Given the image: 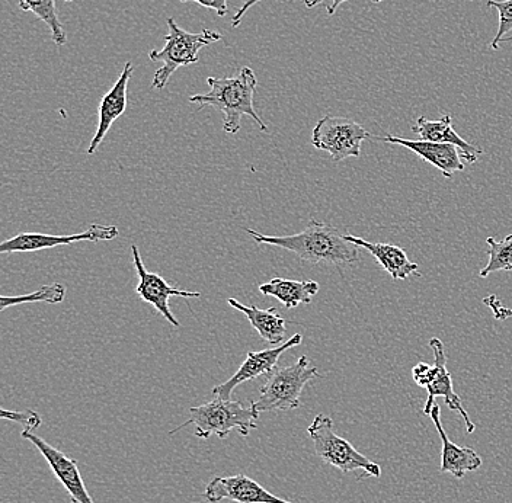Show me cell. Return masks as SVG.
<instances>
[{
	"instance_id": "obj_1",
	"label": "cell",
	"mask_w": 512,
	"mask_h": 503,
	"mask_svg": "<svg viewBox=\"0 0 512 503\" xmlns=\"http://www.w3.org/2000/svg\"><path fill=\"white\" fill-rule=\"evenodd\" d=\"M246 233L255 240L256 245H271L286 249L310 264L354 265L360 261L358 246L352 245L331 224L310 220L306 229L297 235L265 236L254 230Z\"/></svg>"
},
{
	"instance_id": "obj_2",
	"label": "cell",
	"mask_w": 512,
	"mask_h": 503,
	"mask_svg": "<svg viewBox=\"0 0 512 503\" xmlns=\"http://www.w3.org/2000/svg\"><path fill=\"white\" fill-rule=\"evenodd\" d=\"M210 91L207 94L192 95L188 101L197 104L198 110L206 107H214L222 111L223 131L230 136H235L240 131V120L243 115L254 118L261 131L267 133L268 127L259 117L254 107V95L258 79L251 67H243L238 75L233 78H207Z\"/></svg>"
},
{
	"instance_id": "obj_3",
	"label": "cell",
	"mask_w": 512,
	"mask_h": 503,
	"mask_svg": "<svg viewBox=\"0 0 512 503\" xmlns=\"http://www.w3.org/2000/svg\"><path fill=\"white\" fill-rule=\"evenodd\" d=\"M258 419L259 412L255 402H251L249 406H243L242 403L235 402V400L214 397L204 405L191 408L190 419L179 425L178 428L172 429L169 432V437L190 425H195V437L201 438V440H208L213 435L224 440L232 431H238L242 437H248L252 429H256Z\"/></svg>"
},
{
	"instance_id": "obj_4",
	"label": "cell",
	"mask_w": 512,
	"mask_h": 503,
	"mask_svg": "<svg viewBox=\"0 0 512 503\" xmlns=\"http://www.w3.org/2000/svg\"><path fill=\"white\" fill-rule=\"evenodd\" d=\"M166 24L169 32L165 35V47L149 53V59L152 62L162 63L152 80V88L156 91H162L168 86L169 80L179 67L198 63V53L201 48L222 40V35L216 31L204 30L194 34V32L182 30L174 18H168Z\"/></svg>"
},
{
	"instance_id": "obj_5",
	"label": "cell",
	"mask_w": 512,
	"mask_h": 503,
	"mask_svg": "<svg viewBox=\"0 0 512 503\" xmlns=\"http://www.w3.org/2000/svg\"><path fill=\"white\" fill-rule=\"evenodd\" d=\"M313 445H315L316 456L335 467L339 472L348 474L363 472V477L382 476V467L376 461L361 454L350 441L339 437L334 431V421L329 416L318 415L313 419L312 424L307 428Z\"/></svg>"
},
{
	"instance_id": "obj_6",
	"label": "cell",
	"mask_w": 512,
	"mask_h": 503,
	"mask_svg": "<svg viewBox=\"0 0 512 503\" xmlns=\"http://www.w3.org/2000/svg\"><path fill=\"white\" fill-rule=\"evenodd\" d=\"M316 377H319L318 368L312 367L307 357H300L288 367L275 368L259 393L256 409L259 413L299 409L304 387Z\"/></svg>"
},
{
	"instance_id": "obj_7",
	"label": "cell",
	"mask_w": 512,
	"mask_h": 503,
	"mask_svg": "<svg viewBox=\"0 0 512 503\" xmlns=\"http://www.w3.org/2000/svg\"><path fill=\"white\" fill-rule=\"evenodd\" d=\"M370 136L357 121L326 115L313 128L312 144L315 149L329 153L335 162H342L348 158H360L361 144Z\"/></svg>"
},
{
	"instance_id": "obj_8",
	"label": "cell",
	"mask_w": 512,
	"mask_h": 503,
	"mask_svg": "<svg viewBox=\"0 0 512 503\" xmlns=\"http://www.w3.org/2000/svg\"><path fill=\"white\" fill-rule=\"evenodd\" d=\"M131 252H133L134 268H136L137 278H139V284L136 287L137 296L140 297V300L146 301L150 306L155 307L156 312L169 325L174 326V328H181V323L178 322V319L172 313L171 307H169V300L172 297L200 299L201 293L172 287V285L166 283L162 275L147 271L143 264L142 255H140L139 248L136 245H131Z\"/></svg>"
},
{
	"instance_id": "obj_9",
	"label": "cell",
	"mask_w": 512,
	"mask_h": 503,
	"mask_svg": "<svg viewBox=\"0 0 512 503\" xmlns=\"http://www.w3.org/2000/svg\"><path fill=\"white\" fill-rule=\"evenodd\" d=\"M302 341V333H296L287 342L274 346V348L264 349V351L259 352L249 351L248 355H246V360L240 365L239 370L229 380L214 387V397L230 400L233 390L240 386V384L248 383V381L255 380L258 377H270L274 373L275 368H277L281 355L288 351V349L296 348V346L302 344Z\"/></svg>"
},
{
	"instance_id": "obj_10",
	"label": "cell",
	"mask_w": 512,
	"mask_h": 503,
	"mask_svg": "<svg viewBox=\"0 0 512 503\" xmlns=\"http://www.w3.org/2000/svg\"><path fill=\"white\" fill-rule=\"evenodd\" d=\"M118 236L117 226L91 224L85 232L76 235H44V233H21L0 243V253L37 252L56 246L72 245L76 242H101Z\"/></svg>"
},
{
	"instance_id": "obj_11",
	"label": "cell",
	"mask_w": 512,
	"mask_h": 503,
	"mask_svg": "<svg viewBox=\"0 0 512 503\" xmlns=\"http://www.w3.org/2000/svg\"><path fill=\"white\" fill-rule=\"evenodd\" d=\"M21 437L34 444V447L43 454L51 472L62 483L63 488L67 490L73 502L95 503L92 496L89 495L88 489H86L82 474H80L78 461L75 458L67 457L62 451L57 450L56 447L48 444L46 440L38 437L34 432L28 431V429L22 431Z\"/></svg>"
},
{
	"instance_id": "obj_12",
	"label": "cell",
	"mask_w": 512,
	"mask_h": 503,
	"mask_svg": "<svg viewBox=\"0 0 512 503\" xmlns=\"http://www.w3.org/2000/svg\"><path fill=\"white\" fill-rule=\"evenodd\" d=\"M204 498L210 503L232 501L236 503H293L272 495L258 482L245 474L214 477L204 490Z\"/></svg>"
},
{
	"instance_id": "obj_13",
	"label": "cell",
	"mask_w": 512,
	"mask_h": 503,
	"mask_svg": "<svg viewBox=\"0 0 512 503\" xmlns=\"http://www.w3.org/2000/svg\"><path fill=\"white\" fill-rule=\"evenodd\" d=\"M430 346L432 351H434V365L437 367V371H435L434 380H432L430 386L427 387L428 399L427 403H425L424 409H422V413L430 416L431 410L435 406V399H437V397H444L448 409L454 410V412H459L460 415H462L464 424H466L467 434H473L476 426L473 424L472 419H470L467 410L464 409L463 402L462 399H460L459 394L454 392L453 377H451V374L448 373L447 370V357L444 344L440 339L432 338Z\"/></svg>"
},
{
	"instance_id": "obj_14",
	"label": "cell",
	"mask_w": 512,
	"mask_h": 503,
	"mask_svg": "<svg viewBox=\"0 0 512 503\" xmlns=\"http://www.w3.org/2000/svg\"><path fill=\"white\" fill-rule=\"evenodd\" d=\"M131 76H133V64L127 62L124 64L120 78L112 85L108 94L102 96L98 110V128H96L94 139H92L88 150H86L88 155H94L98 147L101 146V143L104 142L105 137H107L112 124L126 112L128 105V82H130Z\"/></svg>"
},
{
	"instance_id": "obj_15",
	"label": "cell",
	"mask_w": 512,
	"mask_h": 503,
	"mask_svg": "<svg viewBox=\"0 0 512 503\" xmlns=\"http://www.w3.org/2000/svg\"><path fill=\"white\" fill-rule=\"evenodd\" d=\"M377 140L406 147V149L421 156L425 162L435 166L438 171L443 173L444 178H451L454 173L464 171V163L454 144L425 142L421 139H402V137L392 136V134H387L386 137H377Z\"/></svg>"
},
{
	"instance_id": "obj_16",
	"label": "cell",
	"mask_w": 512,
	"mask_h": 503,
	"mask_svg": "<svg viewBox=\"0 0 512 503\" xmlns=\"http://www.w3.org/2000/svg\"><path fill=\"white\" fill-rule=\"evenodd\" d=\"M430 418L434 422L435 428H437L438 434H440L441 444H443V450H441V473H450L456 479H463L467 473L476 472V470L482 467V457L473 448L460 447V445L454 444L447 437L443 422H441L440 406L435 405L432 408Z\"/></svg>"
},
{
	"instance_id": "obj_17",
	"label": "cell",
	"mask_w": 512,
	"mask_h": 503,
	"mask_svg": "<svg viewBox=\"0 0 512 503\" xmlns=\"http://www.w3.org/2000/svg\"><path fill=\"white\" fill-rule=\"evenodd\" d=\"M345 239L358 248H364L370 253L376 261L382 265L384 271L393 278V280H406L411 275L419 271L418 264L411 262L406 255L405 249L399 246L389 245V243H374L361 237L345 235Z\"/></svg>"
},
{
	"instance_id": "obj_18",
	"label": "cell",
	"mask_w": 512,
	"mask_h": 503,
	"mask_svg": "<svg viewBox=\"0 0 512 503\" xmlns=\"http://www.w3.org/2000/svg\"><path fill=\"white\" fill-rule=\"evenodd\" d=\"M412 131L418 134L419 139L425 142L454 144L457 149L462 150V156L467 163L478 162L483 150L473 144L467 143L459 134L454 131L453 118L451 115H443L440 120L431 121L425 117H419Z\"/></svg>"
},
{
	"instance_id": "obj_19",
	"label": "cell",
	"mask_w": 512,
	"mask_h": 503,
	"mask_svg": "<svg viewBox=\"0 0 512 503\" xmlns=\"http://www.w3.org/2000/svg\"><path fill=\"white\" fill-rule=\"evenodd\" d=\"M227 303L233 309L239 310L240 313L246 316L252 328L258 332V335L265 342L272 346L284 344V338H286L287 333V320L277 315L274 307L268 310H261L256 306H245V304L239 303L236 299H229Z\"/></svg>"
},
{
	"instance_id": "obj_20",
	"label": "cell",
	"mask_w": 512,
	"mask_h": 503,
	"mask_svg": "<svg viewBox=\"0 0 512 503\" xmlns=\"http://www.w3.org/2000/svg\"><path fill=\"white\" fill-rule=\"evenodd\" d=\"M264 296L274 297L284 304L286 309H296L300 304L312 303L313 297L319 293L320 285L316 281H294L275 277L268 283L258 287Z\"/></svg>"
},
{
	"instance_id": "obj_21",
	"label": "cell",
	"mask_w": 512,
	"mask_h": 503,
	"mask_svg": "<svg viewBox=\"0 0 512 503\" xmlns=\"http://www.w3.org/2000/svg\"><path fill=\"white\" fill-rule=\"evenodd\" d=\"M19 8L24 12H32L50 28L51 40L56 46L67 43L66 31L57 14L56 0H19Z\"/></svg>"
},
{
	"instance_id": "obj_22",
	"label": "cell",
	"mask_w": 512,
	"mask_h": 503,
	"mask_svg": "<svg viewBox=\"0 0 512 503\" xmlns=\"http://www.w3.org/2000/svg\"><path fill=\"white\" fill-rule=\"evenodd\" d=\"M66 297V287L59 283L43 285L40 290L34 293L24 294V296L0 297V312H5L8 307L19 306V304L28 303H63Z\"/></svg>"
},
{
	"instance_id": "obj_23",
	"label": "cell",
	"mask_w": 512,
	"mask_h": 503,
	"mask_svg": "<svg viewBox=\"0 0 512 503\" xmlns=\"http://www.w3.org/2000/svg\"><path fill=\"white\" fill-rule=\"evenodd\" d=\"M486 243L489 245V262L480 271V278H488L489 275L498 271H512V235L505 237L498 242L494 237H488Z\"/></svg>"
},
{
	"instance_id": "obj_24",
	"label": "cell",
	"mask_w": 512,
	"mask_h": 503,
	"mask_svg": "<svg viewBox=\"0 0 512 503\" xmlns=\"http://www.w3.org/2000/svg\"><path fill=\"white\" fill-rule=\"evenodd\" d=\"M486 6L496 9L499 14L498 31L491 43L492 50H499V44L505 43L504 35L512 31V0H488Z\"/></svg>"
},
{
	"instance_id": "obj_25",
	"label": "cell",
	"mask_w": 512,
	"mask_h": 503,
	"mask_svg": "<svg viewBox=\"0 0 512 503\" xmlns=\"http://www.w3.org/2000/svg\"><path fill=\"white\" fill-rule=\"evenodd\" d=\"M0 418L8 419V421L16 422V424L24 426L28 431H34V429L40 428L43 424V419L38 415L35 410H0Z\"/></svg>"
},
{
	"instance_id": "obj_26",
	"label": "cell",
	"mask_w": 512,
	"mask_h": 503,
	"mask_svg": "<svg viewBox=\"0 0 512 503\" xmlns=\"http://www.w3.org/2000/svg\"><path fill=\"white\" fill-rule=\"evenodd\" d=\"M435 371L437 367L435 365L427 364V362H419L414 368H412V377L419 387H425L427 389L430 386L431 381L434 380Z\"/></svg>"
},
{
	"instance_id": "obj_27",
	"label": "cell",
	"mask_w": 512,
	"mask_h": 503,
	"mask_svg": "<svg viewBox=\"0 0 512 503\" xmlns=\"http://www.w3.org/2000/svg\"><path fill=\"white\" fill-rule=\"evenodd\" d=\"M262 2V0H246L245 3H243L242 8L239 9L238 12H236V15L233 16L232 19V27L238 28L240 25V22H242L243 16H245L246 12L249 11V9L254 8L256 3ZM300 2H303L304 5H306V8L312 9L316 8L318 5H322L323 0H300Z\"/></svg>"
},
{
	"instance_id": "obj_28",
	"label": "cell",
	"mask_w": 512,
	"mask_h": 503,
	"mask_svg": "<svg viewBox=\"0 0 512 503\" xmlns=\"http://www.w3.org/2000/svg\"><path fill=\"white\" fill-rule=\"evenodd\" d=\"M181 2H195L198 5L204 6V8L213 9L220 18L226 16L227 11H229L227 0H181Z\"/></svg>"
},
{
	"instance_id": "obj_29",
	"label": "cell",
	"mask_w": 512,
	"mask_h": 503,
	"mask_svg": "<svg viewBox=\"0 0 512 503\" xmlns=\"http://www.w3.org/2000/svg\"><path fill=\"white\" fill-rule=\"evenodd\" d=\"M348 2V0H332L331 5L328 6V15H335V12L338 11V8H341L342 3ZM373 3H382L384 0H370Z\"/></svg>"
},
{
	"instance_id": "obj_30",
	"label": "cell",
	"mask_w": 512,
	"mask_h": 503,
	"mask_svg": "<svg viewBox=\"0 0 512 503\" xmlns=\"http://www.w3.org/2000/svg\"><path fill=\"white\" fill-rule=\"evenodd\" d=\"M64 2H73V0H64Z\"/></svg>"
}]
</instances>
